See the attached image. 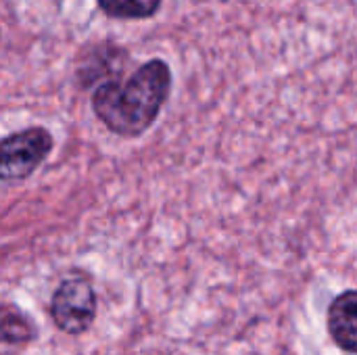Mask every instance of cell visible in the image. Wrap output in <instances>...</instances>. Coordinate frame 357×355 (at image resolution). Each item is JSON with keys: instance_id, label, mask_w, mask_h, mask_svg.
<instances>
[{"instance_id": "obj_1", "label": "cell", "mask_w": 357, "mask_h": 355, "mask_svg": "<svg viewBox=\"0 0 357 355\" xmlns=\"http://www.w3.org/2000/svg\"><path fill=\"white\" fill-rule=\"evenodd\" d=\"M172 82L169 65L163 59H151L123 82H102L92 94V111L111 134L138 138L163 111Z\"/></svg>"}, {"instance_id": "obj_6", "label": "cell", "mask_w": 357, "mask_h": 355, "mask_svg": "<svg viewBox=\"0 0 357 355\" xmlns=\"http://www.w3.org/2000/svg\"><path fill=\"white\" fill-rule=\"evenodd\" d=\"M33 322L17 308H2V343L4 345H23L36 337Z\"/></svg>"}, {"instance_id": "obj_4", "label": "cell", "mask_w": 357, "mask_h": 355, "mask_svg": "<svg viewBox=\"0 0 357 355\" xmlns=\"http://www.w3.org/2000/svg\"><path fill=\"white\" fill-rule=\"evenodd\" d=\"M326 326L333 343L341 352L357 354V289L343 291L331 301Z\"/></svg>"}, {"instance_id": "obj_3", "label": "cell", "mask_w": 357, "mask_h": 355, "mask_svg": "<svg viewBox=\"0 0 357 355\" xmlns=\"http://www.w3.org/2000/svg\"><path fill=\"white\" fill-rule=\"evenodd\" d=\"M98 299L96 291L84 276L65 278L52 293L50 318L61 333L82 335L96 320Z\"/></svg>"}, {"instance_id": "obj_2", "label": "cell", "mask_w": 357, "mask_h": 355, "mask_svg": "<svg viewBox=\"0 0 357 355\" xmlns=\"http://www.w3.org/2000/svg\"><path fill=\"white\" fill-rule=\"evenodd\" d=\"M52 149H54V138L42 126L25 128V130L4 136L0 144L2 182L10 184V182H21L29 178L50 157Z\"/></svg>"}, {"instance_id": "obj_5", "label": "cell", "mask_w": 357, "mask_h": 355, "mask_svg": "<svg viewBox=\"0 0 357 355\" xmlns=\"http://www.w3.org/2000/svg\"><path fill=\"white\" fill-rule=\"evenodd\" d=\"M163 0H96L98 8L113 19H151Z\"/></svg>"}]
</instances>
